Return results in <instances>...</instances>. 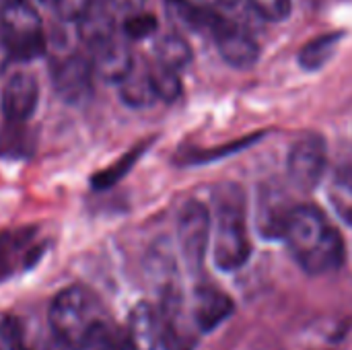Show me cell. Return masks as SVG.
<instances>
[{"label":"cell","instance_id":"30","mask_svg":"<svg viewBox=\"0 0 352 350\" xmlns=\"http://www.w3.org/2000/svg\"><path fill=\"white\" fill-rule=\"evenodd\" d=\"M10 62H12V56H10V52H8V47H6L2 35H0V74L8 68Z\"/></svg>","mask_w":352,"mask_h":350},{"label":"cell","instance_id":"12","mask_svg":"<svg viewBox=\"0 0 352 350\" xmlns=\"http://www.w3.org/2000/svg\"><path fill=\"white\" fill-rule=\"evenodd\" d=\"M39 103V83L29 72L12 74L2 89V113L6 122L27 124Z\"/></svg>","mask_w":352,"mask_h":350},{"label":"cell","instance_id":"32","mask_svg":"<svg viewBox=\"0 0 352 350\" xmlns=\"http://www.w3.org/2000/svg\"><path fill=\"white\" fill-rule=\"evenodd\" d=\"M217 4H221V6H231V4H235L237 0H214Z\"/></svg>","mask_w":352,"mask_h":350},{"label":"cell","instance_id":"4","mask_svg":"<svg viewBox=\"0 0 352 350\" xmlns=\"http://www.w3.org/2000/svg\"><path fill=\"white\" fill-rule=\"evenodd\" d=\"M0 35L16 62L35 60L47 50L41 17L29 0H14L2 8Z\"/></svg>","mask_w":352,"mask_h":350},{"label":"cell","instance_id":"16","mask_svg":"<svg viewBox=\"0 0 352 350\" xmlns=\"http://www.w3.org/2000/svg\"><path fill=\"white\" fill-rule=\"evenodd\" d=\"M165 8H167V17L173 21V25H177L179 29L192 31V33H204V31H212V25L219 17V12L206 8V6H198L190 0H165Z\"/></svg>","mask_w":352,"mask_h":350},{"label":"cell","instance_id":"18","mask_svg":"<svg viewBox=\"0 0 352 350\" xmlns=\"http://www.w3.org/2000/svg\"><path fill=\"white\" fill-rule=\"evenodd\" d=\"M120 97L130 107H136V109L151 107L157 101V93L153 89L148 68L138 70L134 66V70L120 83Z\"/></svg>","mask_w":352,"mask_h":350},{"label":"cell","instance_id":"7","mask_svg":"<svg viewBox=\"0 0 352 350\" xmlns=\"http://www.w3.org/2000/svg\"><path fill=\"white\" fill-rule=\"evenodd\" d=\"M163 328L173 350H194L198 342V328L194 318H188V307L184 303L182 293L173 283L165 287L161 293V309H159Z\"/></svg>","mask_w":352,"mask_h":350},{"label":"cell","instance_id":"15","mask_svg":"<svg viewBox=\"0 0 352 350\" xmlns=\"http://www.w3.org/2000/svg\"><path fill=\"white\" fill-rule=\"evenodd\" d=\"M109 0H93L78 21V37L93 50L116 35V21L107 8Z\"/></svg>","mask_w":352,"mask_h":350},{"label":"cell","instance_id":"5","mask_svg":"<svg viewBox=\"0 0 352 350\" xmlns=\"http://www.w3.org/2000/svg\"><path fill=\"white\" fill-rule=\"evenodd\" d=\"M177 241L188 270L198 274L202 270L210 241V212L202 202L190 200L179 210Z\"/></svg>","mask_w":352,"mask_h":350},{"label":"cell","instance_id":"19","mask_svg":"<svg viewBox=\"0 0 352 350\" xmlns=\"http://www.w3.org/2000/svg\"><path fill=\"white\" fill-rule=\"evenodd\" d=\"M293 208H289L285 204L283 196H278V194H274L270 190V196L262 198L260 212H258L260 215L258 225H260L262 235L264 237H280V235H285V229H287V223H289V217H291Z\"/></svg>","mask_w":352,"mask_h":350},{"label":"cell","instance_id":"1","mask_svg":"<svg viewBox=\"0 0 352 350\" xmlns=\"http://www.w3.org/2000/svg\"><path fill=\"white\" fill-rule=\"evenodd\" d=\"M297 264L309 274H326L342 266L344 239L330 219L316 206H295L285 235Z\"/></svg>","mask_w":352,"mask_h":350},{"label":"cell","instance_id":"14","mask_svg":"<svg viewBox=\"0 0 352 350\" xmlns=\"http://www.w3.org/2000/svg\"><path fill=\"white\" fill-rule=\"evenodd\" d=\"M233 314V301L217 287H198L192 305V318L198 332H212Z\"/></svg>","mask_w":352,"mask_h":350},{"label":"cell","instance_id":"3","mask_svg":"<svg viewBox=\"0 0 352 350\" xmlns=\"http://www.w3.org/2000/svg\"><path fill=\"white\" fill-rule=\"evenodd\" d=\"M47 322L58 342L78 350L89 332L103 320L97 297L85 287H70L58 293L50 305Z\"/></svg>","mask_w":352,"mask_h":350},{"label":"cell","instance_id":"26","mask_svg":"<svg viewBox=\"0 0 352 350\" xmlns=\"http://www.w3.org/2000/svg\"><path fill=\"white\" fill-rule=\"evenodd\" d=\"M0 334H2L6 350H33L27 344L25 330L16 318H4L0 322Z\"/></svg>","mask_w":352,"mask_h":350},{"label":"cell","instance_id":"8","mask_svg":"<svg viewBox=\"0 0 352 350\" xmlns=\"http://www.w3.org/2000/svg\"><path fill=\"white\" fill-rule=\"evenodd\" d=\"M210 35L217 41V47L223 56V60L235 68H250L258 62L260 56V47L256 43V39L237 23H233L231 19L219 14Z\"/></svg>","mask_w":352,"mask_h":350},{"label":"cell","instance_id":"10","mask_svg":"<svg viewBox=\"0 0 352 350\" xmlns=\"http://www.w3.org/2000/svg\"><path fill=\"white\" fill-rule=\"evenodd\" d=\"M43 245L37 239V231L31 227L12 229L0 233V283L14 276L19 270L31 268L41 256Z\"/></svg>","mask_w":352,"mask_h":350},{"label":"cell","instance_id":"22","mask_svg":"<svg viewBox=\"0 0 352 350\" xmlns=\"http://www.w3.org/2000/svg\"><path fill=\"white\" fill-rule=\"evenodd\" d=\"M344 37L342 31H332V33H326V35H320L316 39H311L299 54V64L307 70H318L322 68L336 52V45L338 41Z\"/></svg>","mask_w":352,"mask_h":350},{"label":"cell","instance_id":"17","mask_svg":"<svg viewBox=\"0 0 352 350\" xmlns=\"http://www.w3.org/2000/svg\"><path fill=\"white\" fill-rule=\"evenodd\" d=\"M35 134L27 124L4 122L0 130V157L4 159H25L33 155Z\"/></svg>","mask_w":352,"mask_h":350},{"label":"cell","instance_id":"6","mask_svg":"<svg viewBox=\"0 0 352 350\" xmlns=\"http://www.w3.org/2000/svg\"><path fill=\"white\" fill-rule=\"evenodd\" d=\"M328 151L322 136L309 134L299 138L289 153L287 167L291 184L301 192H311L324 177Z\"/></svg>","mask_w":352,"mask_h":350},{"label":"cell","instance_id":"2","mask_svg":"<svg viewBox=\"0 0 352 350\" xmlns=\"http://www.w3.org/2000/svg\"><path fill=\"white\" fill-rule=\"evenodd\" d=\"M214 264L225 270L241 268L252 254L245 196L239 186L225 184L214 192Z\"/></svg>","mask_w":352,"mask_h":350},{"label":"cell","instance_id":"11","mask_svg":"<svg viewBox=\"0 0 352 350\" xmlns=\"http://www.w3.org/2000/svg\"><path fill=\"white\" fill-rule=\"evenodd\" d=\"M128 350H173L163 328L159 309L148 303H138L128 318L126 332Z\"/></svg>","mask_w":352,"mask_h":350},{"label":"cell","instance_id":"24","mask_svg":"<svg viewBox=\"0 0 352 350\" xmlns=\"http://www.w3.org/2000/svg\"><path fill=\"white\" fill-rule=\"evenodd\" d=\"M78 350H128V347L126 336H122L109 322H101L89 332Z\"/></svg>","mask_w":352,"mask_h":350},{"label":"cell","instance_id":"13","mask_svg":"<svg viewBox=\"0 0 352 350\" xmlns=\"http://www.w3.org/2000/svg\"><path fill=\"white\" fill-rule=\"evenodd\" d=\"M91 64L93 72L105 83H122L134 70V58L130 45L122 41L118 35L99 43L91 50Z\"/></svg>","mask_w":352,"mask_h":350},{"label":"cell","instance_id":"28","mask_svg":"<svg viewBox=\"0 0 352 350\" xmlns=\"http://www.w3.org/2000/svg\"><path fill=\"white\" fill-rule=\"evenodd\" d=\"M254 10L266 21H283L291 12V0H250Z\"/></svg>","mask_w":352,"mask_h":350},{"label":"cell","instance_id":"34","mask_svg":"<svg viewBox=\"0 0 352 350\" xmlns=\"http://www.w3.org/2000/svg\"><path fill=\"white\" fill-rule=\"evenodd\" d=\"M39 2H43V4H56L58 0H39Z\"/></svg>","mask_w":352,"mask_h":350},{"label":"cell","instance_id":"27","mask_svg":"<svg viewBox=\"0 0 352 350\" xmlns=\"http://www.w3.org/2000/svg\"><path fill=\"white\" fill-rule=\"evenodd\" d=\"M140 149H134L132 153H128L122 161H118L116 165H111L109 169H105L103 173H99V175H95L93 177V186L95 188H107V186H111L113 182H118L130 167H132V163L140 157Z\"/></svg>","mask_w":352,"mask_h":350},{"label":"cell","instance_id":"29","mask_svg":"<svg viewBox=\"0 0 352 350\" xmlns=\"http://www.w3.org/2000/svg\"><path fill=\"white\" fill-rule=\"evenodd\" d=\"M93 0H58L56 6V14L64 21H80V17L87 12V8L91 6Z\"/></svg>","mask_w":352,"mask_h":350},{"label":"cell","instance_id":"33","mask_svg":"<svg viewBox=\"0 0 352 350\" xmlns=\"http://www.w3.org/2000/svg\"><path fill=\"white\" fill-rule=\"evenodd\" d=\"M10 2H14V0H0V12H2V8H4V6H8Z\"/></svg>","mask_w":352,"mask_h":350},{"label":"cell","instance_id":"9","mask_svg":"<svg viewBox=\"0 0 352 350\" xmlns=\"http://www.w3.org/2000/svg\"><path fill=\"white\" fill-rule=\"evenodd\" d=\"M93 76L95 72L91 60L80 54H70L56 64L52 83L60 99L78 105L87 101L93 91Z\"/></svg>","mask_w":352,"mask_h":350},{"label":"cell","instance_id":"31","mask_svg":"<svg viewBox=\"0 0 352 350\" xmlns=\"http://www.w3.org/2000/svg\"><path fill=\"white\" fill-rule=\"evenodd\" d=\"M113 2L124 6V8H140L144 0H113Z\"/></svg>","mask_w":352,"mask_h":350},{"label":"cell","instance_id":"23","mask_svg":"<svg viewBox=\"0 0 352 350\" xmlns=\"http://www.w3.org/2000/svg\"><path fill=\"white\" fill-rule=\"evenodd\" d=\"M148 74H151V83H153V89L157 93V99L171 103L182 95V80H179L175 70L155 62L148 66Z\"/></svg>","mask_w":352,"mask_h":350},{"label":"cell","instance_id":"20","mask_svg":"<svg viewBox=\"0 0 352 350\" xmlns=\"http://www.w3.org/2000/svg\"><path fill=\"white\" fill-rule=\"evenodd\" d=\"M328 198L336 215L352 225V165H342L334 171L328 184Z\"/></svg>","mask_w":352,"mask_h":350},{"label":"cell","instance_id":"21","mask_svg":"<svg viewBox=\"0 0 352 350\" xmlns=\"http://www.w3.org/2000/svg\"><path fill=\"white\" fill-rule=\"evenodd\" d=\"M155 56H157L155 62H159V64H163V66H167V68L177 72V70L186 68L192 62V47H190V43L182 35L167 33V35H163L157 41Z\"/></svg>","mask_w":352,"mask_h":350},{"label":"cell","instance_id":"25","mask_svg":"<svg viewBox=\"0 0 352 350\" xmlns=\"http://www.w3.org/2000/svg\"><path fill=\"white\" fill-rule=\"evenodd\" d=\"M157 31V19L148 12H136L124 21V33L130 39H144Z\"/></svg>","mask_w":352,"mask_h":350}]
</instances>
